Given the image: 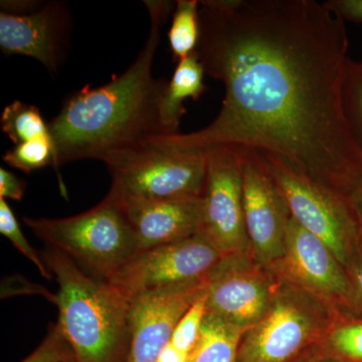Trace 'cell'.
<instances>
[{
    "instance_id": "obj_10",
    "label": "cell",
    "mask_w": 362,
    "mask_h": 362,
    "mask_svg": "<svg viewBox=\"0 0 362 362\" xmlns=\"http://www.w3.org/2000/svg\"><path fill=\"white\" fill-rule=\"evenodd\" d=\"M245 223L255 256L264 265L284 258L289 207L263 152L240 147Z\"/></svg>"
},
{
    "instance_id": "obj_8",
    "label": "cell",
    "mask_w": 362,
    "mask_h": 362,
    "mask_svg": "<svg viewBox=\"0 0 362 362\" xmlns=\"http://www.w3.org/2000/svg\"><path fill=\"white\" fill-rule=\"evenodd\" d=\"M206 156L202 233L223 258L245 256L249 238L245 223L240 147L220 145Z\"/></svg>"
},
{
    "instance_id": "obj_27",
    "label": "cell",
    "mask_w": 362,
    "mask_h": 362,
    "mask_svg": "<svg viewBox=\"0 0 362 362\" xmlns=\"http://www.w3.org/2000/svg\"><path fill=\"white\" fill-rule=\"evenodd\" d=\"M325 4L343 21L362 23V0H329Z\"/></svg>"
},
{
    "instance_id": "obj_2",
    "label": "cell",
    "mask_w": 362,
    "mask_h": 362,
    "mask_svg": "<svg viewBox=\"0 0 362 362\" xmlns=\"http://www.w3.org/2000/svg\"><path fill=\"white\" fill-rule=\"evenodd\" d=\"M150 30L141 51L127 70L97 88L86 86L64 102L49 123L56 148V168L68 162L98 159L163 136L162 96L168 81L153 76L161 28L173 11L171 1H144Z\"/></svg>"
},
{
    "instance_id": "obj_20",
    "label": "cell",
    "mask_w": 362,
    "mask_h": 362,
    "mask_svg": "<svg viewBox=\"0 0 362 362\" xmlns=\"http://www.w3.org/2000/svg\"><path fill=\"white\" fill-rule=\"evenodd\" d=\"M342 108L362 159V62L347 59L342 84Z\"/></svg>"
},
{
    "instance_id": "obj_17",
    "label": "cell",
    "mask_w": 362,
    "mask_h": 362,
    "mask_svg": "<svg viewBox=\"0 0 362 362\" xmlns=\"http://www.w3.org/2000/svg\"><path fill=\"white\" fill-rule=\"evenodd\" d=\"M247 330L206 313L187 362H238L240 341Z\"/></svg>"
},
{
    "instance_id": "obj_18",
    "label": "cell",
    "mask_w": 362,
    "mask_h": 362,
    "mask_svg": "<svg viewBox=\"0 0 362 362\" xmlns=\"http://www.w3.org/2000/svg\"><path fill=\"white\" fill-rule=\"evenodd\" d=\"M168 40L176 64L194 54L199 40V1H176Z\"/></svg>"
},
{
    "instance_id": "obj_7",
    "label": "cell",
    "mask_w": 362,
    "mask_h": 362,
    "mask_svg": "<svg viewBox=\"0 0 362 362\" xmlns=\"http://www.w3.org/2000/svg\"><path fill=\"white\" fill-rule=\"evenodd\" d=\"M223 259L202 235L136 252L109 283L129 301L144 293L206 281Z\"/></svg>"
},
{
    "instance_id": "obj_1",
    "label": "cell",
    "mask_w": 362,
    "mask_h": 362,
    "mask_svg": "<svg viewBox=\"0 0 362 362\" xmlns=\"http://www.w3.org/2000/svg\"><path fill=\"white\" fill-rule=\"evenodd\" d=\"M344 21L314 0H202L194 54L225 86L216 119L195 132L157 136L187 150L220 145L282 157L347 195L362 159L342 108Z\"/></svg>"
},
{
    "instance_id": "obj_16",
    "label": "cell",
    "mask_w": 362,
    "mask_h": 362,
    "mask_svg": "<svg viewBox=\"0 0 362 362\" xmlns=\"http://www.w3.org/2000/svg\"><path fill=\"white\" fill-rule=\"evenodd\" d=\"M204 75V66L194 52L177 63L161 100L160 120L164 134H177L181 118L185 113V100L199 99L206 89Z\"/></svg>"
},
{
    "instance_id": "obj_3",
    "label": "cell",
    "mask_w": 362,
    "mask_h": 362,
    "mask_svg": "<svg viewBox=\"0 0 362 362\" xmlns=\"http://www.w3.org/2000/svg\"><path fill=\"white\" fill-rule=\"evenodd\" d=\"M59 285L58 324L76 362H126L130 301L108 281L93 277L70 257L49 247L40 252Z\"/></svg>"
},
{
    "instance_id": "obj_11",
    "label": "cell",
    "mask_w": 362,
    "mask_h": 362,
    "mask_svg": "<svg viewBox=\"0 0 362 362\" xmlns=\"http://www.w3.org/2000/svg\"><path fill=\"white\" fill-rule=\"evenodd\" d=\"M206 284L207 279L133 298L126 362L158 361L180 319L206 290Z\"/></svg>"
},
{
    "instance_id": "obj_28",
    "label": "cell",
    "mask_w": 362,
    "mask_h": 362,
    "mask_svg": "<svg viewBox=\"0 0 362 362\" xmlns=\"http://www.w3.org/2000/svg\"><path fill=\"white\" fill-rule=\"evenodd\" d=\"M351 299H354L357 306L362 309V249L357 259L354 277L351 281Z\"/></svg>"
},
{
    "instance_id": "obj_15",
    "label": "cell",
    "mask_w": 362,
    "mask_h": 362,
    "mask_svg": "<svg viewBox=\"0 0 362 362\" xmlns=\"http://www.w3.org/2000/svg\"><path fill=\"white\" fill-rule=\"evenodd\" d=\"M119 202L132 226L137 252L180 242L202 232L204 221L202 197L168 201Z\"/></svg>"
},
{
    "instance_id": "obj_29",
    "label": "cell",
    "mask_w": 362,
    "mask_h": 362,
    "mask_svg": "<svg viewBox=\"0 0 362 362\" xmlns=\"http://www.w3.org/2000/svg\"><path fill=\"white\" fill-rule=\"evenodd\" d=\"M351 201L354 202V206L356 207V211L357 214H358L359 220H361L362 223V180L354 192H352L351 195Z\"/></svg>"
},
{
    "instance_id": "obj_26",
    "label": "cell",
    "mask_w": 362,
    "mask_h": 362,
    "mask_svg": "<svg viewBox=\"0 0 362 362\" xmlns=\"http://www.w3.org/2000/svg\"><path fill=\"white\" fill-rule=\"evenodd\" d=\"M26 182L7 169L0 168V199L20 202L25 192Z\"/></svg>"
},
{
    "instance_id": "obj_25",
    "label": "cell",
    "mask_w": 362,
    "mask_h": 362,
    "mask_svg": "<svg viewBox=\"0 0 362 362\" xmlns=\"http://www.w3.org/2000/svg\"><path fill=\"white\" fill-rule=\"evenodd\" d=\"M21 362H76L71 349L58 322L49 327L44 341Z\"/></svg>"
},
{
    "instance_id": "obj_14",
    "label": "cell",
    "mask_w": 362,
    "mask_h": 362,
    "mask_svg": "<svg viewBox=\"0 0 362 362\" xmlns=\"http://www.w3.org/2000/svg\"><path fill=\"white\" fill-rule=\"evenodd\" d=\"M284 259L298 283L320 296L351 299V280L329 247L292 216L285 235Z\"/></svg>"
},
{
    "instance_id": "obj_4",
    "label": "cell",
    "mask_w": 362,
    "mask_h": 362,
    "mask_svg": "<svg viewBox=\"0 0 362 362\" xmlns=\"http://www.w3.org/2000/svg\"><path fill=\"white\" fill-rule=\"evenodd\" d=\"M47 246L58 250L96 277L108 280L137 252L132 226L111 194L85 213L65 218H23Z\"/></svg>"
},
{
    "instance_id": "obj_22",
    "label": "cell",
    "mask_w": 362,
    "mask_h": 362,
    "mask_svg": "<svg viewBox=\"0 0 362 362\" xmlns=\"http://www.w3.org/2000/svg\"><path fill=\"white\" fill-rule=\"evenodd\" d=\"M0 233L6 238L14 247L26 259L37 267L40 275L47 280H51L52 275L45 266L42 255L35 251L32 245L26 240L25 233L21 230L18 218L6 199H0Z\"/></svg>"
},
{
    "instance_id": "obj_12",
    "label": "cell",
    "mask_w": 362,
    "mask_h": 362,
    "mask_svg": "<svg viewBox=\"0 0 362 362\" xmlns=\"http://www.w3.org/2000/svg\"><path fill=\"white\" fill-rule=\"evenodd\" d=\"M316 330L309 307L292 295L278 294L263 319L245 332L238 362H289Z\"/></svg>"
},
{
    "instance_id": "obj_30",
    "label": "cell",
    "mask_w": 362,
    "mask_h": 362,
    "mask_svg": "<svg viewBox=\"0 0 362 362\" xmlns=\"http://www.w3.org/2000/svg\"><path fill=\"white\" fill-rule=\"evenodd\" d=\"M308 362H312V361H308Z\"/></svg>"
},
{
    "instance_id": "obj_6",
    "label": "cell",
    "mask_w": 362,
    "mask_h": 362,
    "mask_svg": "<svg viewBox=\"0 0 362 362\" xmlns=\"http://www.w3.org/2000/svg\"><path fill=\"white\" fill-rule=\"evenodd\" d=\"M264 156L292 218L325 243L343 267L349 266L362 233L350 195L318 182L282 157Z\"/></svg>"
},
{
    "instance_id": "obj_23",
    "label": "cell",
    "mask_w": 362,
    "mask_h": 362,
    "mask_svg": "<svg viewBox=\"0 0 362 362\" xmlns=\"http://www.w3.org/2000/svg\"><path fill=\"white\" fill-rule=\"evenodd\" d=\"M206 315V288L180 319L169 343L180 351L190 354L199 339Z\"/></svg>"
},
{
    "instance_id": "obj_9",
    "label": "cell",
    "mask_w": 362,
    "mask_h": 362,
    "mask_svg": "<svg viewBox=\"0 0 362 362\" xmlns=\"http://www.w3.org/2000/svg\"><path fill=\"white\" fill-rule=\"evenodd\" d=\"M71 16L62 1H1L0 49L30 57L57 75L65 61Z\"/></svg>"
},
{
    "instance_id": "obj_5",
    "label": "cell",
    "mask_w": 362,
    "mask_h": 362,
    "mask_svg": "<svg viewBox=\"0 0 362 362\" xmlns=\"http://www.w3.org/2000/svg\"><path fill=\"white\" fill-rule=\"evenodd\" d=\"M112 176L108 194L119 202L168 201L204 195L202 150L176 148L153 137L104 160Z\"/></svg>"
},
{
    "instance_id": "obj_13",
    "label": "cell",
    "mask_w": 362,
    "mask_h": 362,
    "mask_svg": "<svg viewBox=\"0 0 362 362\" xmlns=\"http://www.w3.org/2000/svg\"><path fill=\"white\" fill-rule=\"evenodd\" d=\"M272 301L265 279L247 268L244 256L223 258L207 277L206 313L245 329L263 319Z\"/></svg>"
},
{
    "instance_id": "obj_24",
    "label": "cell",
    "mask_w": 362,
    "mask_h": 362,
    "mask_svg": "<svg viewBox=\"0 0 362 362\" xmlns=\"http://www.w3.org/2000/svg\"><path fill=\"white\" fill-rule=\"evenodd\" d=\"M328 342L338 356L352 362H362V320L338 324L331 331Z\"/></svg>"
},
{
    "instance_id": "obj_19",
    "label": "cell",
    "mask_w": 362,
    "mask_h": 362,
    "mask_svg": "<svg viewBox=\"0 0 362 362\" xmlns=\"http://www.w3.org/2000/svg\"><path fill=\"white\" fill-rule=\"evenodd\" d=\"M0 127L16 145L52 137L49 125L45 123L39 108L21 101H14L4 109Z\"/></svg>"
},
{
    "instance_id": "obj_21",
    "label": "cell",
    "mask_w": 362,
    "mask_h": 362,
    "mask_svg": "<svg viewBox=\"0 0 362 362\" xmlns=\"http://www.w3.org/2000/svg\"><path fill=\"white\" fill-rule=\"evenodd\" d=\"M2 159L8 165L25 173H33L47 165L56 168L54 140L52 137H44L20 143L7 150Z\"/></svg>"
}]
</instances>
